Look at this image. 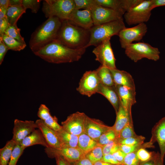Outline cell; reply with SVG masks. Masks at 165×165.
I'll use <instances>...</instances> for the list:
<instances>
[{
  "label": "cell",
  "instance_id": "obj_29",
  "mask_svg": "<svg viewBox=\"0 0 165 165\" xmlns=\"http://www.w3.org/2000/svg\"><path fill=\"white\" fill-rule=\"evenodd\" d=\"M96 71L101 84L108 86H114L113 76L110 69L101 65Z\"/></svg>",
  "mask_w": 165,
  "mask_h": 165
},
{
  "label": "cell",
  "instance_id": "obj_46",
  "mask_svg": "<svg viewBox=\"0 0 165 165\" xmlns=\"http://www.w3.org/2000/svg\"><path fill=\"white\" fill-rule=\"evenodd\" d=\"M9 25L6 17L0 19V37L4 34V33Z\"/></svg>",
  "mask_w": 165,
  "mask_h": 165
},
{
  "label": "cell",
  "instance_id": "obj_15",
  "mask_svg": "<svg viewBox=\"0 0 165 165\" xmlns=\"http://www.w3.org/2000/svg\"><path fill=\"white\" fill-rule=\"evenodd\" d=\"M111 128L112 127L105 125L100 120L86 116L84 133L97 141L101 135Z\"/></svg>",
  "mask_w": 165,
  "mask_h": 165
},
{
  "label": "cell",
  "instance_id": "obj_39",
  "mask_svg": "<svg viewBox=\"0 0 165 165\" xmlns=\"http://www.w3.org/2000/svg\"><path fill=\"white\" fill-rule=\"evenodd\" d=\"M41 1L38 0H22V5L26 10L30 9L32 13H36L39 9Z\"/></svg>",
  "mask_w": 165,
  "mask_h": 165
},
{
  "label": "cell",
  "instance_id": "obj_9",
  "mask_svg": "<svg viewBox=\"0 0 165 165\" xmlns=\"http://www.w3.org/2000/svg\"><path fill=\"white\" fill-rule=\"evenodd\" d=\"M147 29L145 23L131 28L125 27L120 31L118 35L121 47L125 49L133 42L141 40L146 33Z\"/></svg>",
  "mask_w": 165,
  "mask_h": 165
},
{
  "label": "cell",
  "instance_id": "obj_21",
  "mask_svg": "<svg viewBox=\"0 0 165 165\" xmlns=\"http://www.w3.org/2000/svg\"><path fill=\"white\" fill-rule=\"evenodd\" d=\"M37 116L47 126L56 131H58L62 127L58 123V119L55 116H52L49 108L44 104H41L38 109Z\"/></svg>",
  "mask_w": 165,
  "mask_h": 165
},
{
  "label": "cell",
  "instance_id": "obj_37",
  "mask_svg": "<svg viewBox=\"0 0 165 165\" xmlns=\"http://www.w3.org/2000/svg\"><path fill=\"white\" fill-rule=\"evenodd\" d=\"M145 138L142 136L137 135L123 140H117L119 144L127 145H134L144 143Z\"/></svg>",
  "mask_w": 165,
  "mask_h": 165
},
{
  "label": "cell",
  "instance_id": "obj_22",
  "mask_svg": "<svg viewBox=\"0 0 165 165\" xmlns=\"http://www.w3.org/2000/svg\"><path fill=\"white\" fill-rule=\"evenodd\" d=\"M130 121H132V115L125 110L120 101L119 109L116 113L115 122L112 127V129L116 134L117 138L121 130Z\"/></svg>",
  "mask_w": 165,
  "mask_h": 165
},
{
  "label": "cell",
  "instance_id": "obj_19",
  "mask_svg": "<svg viewBox=\"0 0 165 165\" xmlns=\"http://www.w3.org/2000/svg\"><path fill=\"white\" fill-rule=\"evenodd\" d=\"M120 101L125 110L131 114L132 106L136 102L135 89L124 86L115 85Z\"/></svg>",
  "mask_w": 165,
  "mask_h": 165
},
{
  "label": "cell",
  "instance_id": "obj_16",
  "mask_svg": "<svg viewBox=\"0 0 165 165\" xmlns=\"http://www.w3.org/2000/svg\"><path fill=\"white\" fill-rule=\"evenodd\" d=\"M142 0H94L98 5L112 9L124 14Z\"/></svg>",
  "mask_w": 165,
  "mask_h": 165
},
{
  "label": "cell",
  "instance_id": "obj_54",
  "mask_svg": "<svg viewBox=\"0 0 165 165\" xmlns=\"http://www.w3.org/2000/svg\"><path fill=\"white\" fill-rule=\"evenodd\" d=\"M7 9L2 7H0V19L6 17Z\"/></svg>",
  "mask_w": 165,
  "mask_h": 165
},
{
  "label": "cell",
  "instance_id": "obj_7",
  "mask_svg": "<svg viewBox=\"0 0 165 165\" xmlns=\"http://www.w3.org/2000/svg\"><path fill=\"white\" fill-rule=\"evenodd\" d=\"M153 0H142L123 15L125 22L128 25H138L147 22L151 15Z\"/></svg>",
  "mask_w": 165,
  "mask_h": 165
},
{
  "label": "cell",
  "instance_id": "obj_20",
  "mask_svg": "<svg viewBox=\"0 0 165 165\" xmlns=\"http://www.w3.org/2000/svg\"><path fill=\"white\" fill-rule=\"evenodd\" d=\"M35 122L37 128L41 131L49 147L54 149L62 147L56 131L46 125L40 119L37 120Z\"/></svg>",
  "mask_w": 165,
  "mask_h": 165
},
{
  "label": "cell",
  "instance_id": "obj_48",
  "mask_svg": "<svg viewBox=\"0 0 165 165\" xmlns=\"http://www.w3.org/2000/svg\"><path fill=\"white\" fill-rule=\"evenodd\" d=\"M152 160L154 161L155 165H163V160L161 157L160 153L158 152H154Z\"/></svg>",
  "mask_w": 165,
  "mask_h": 165
},
{
  "label": "cell",
  "instance_id": "obj_8",
  "mask_svg": "<svg viewBox=\"0 0 165 165\" xmlns=\"http://www.w3.org/2000/svg\"><path fill=\"white\" fill-rule=\"evenodd\" d=\"M87 9L91 11L94 25L116 20H123V15L119 13L98 5L95 3Z\"/></svg>",
  "mask_w": 165,
  "mask_h": 165
},
{
  "label": "cell",
  "instance_id": "obj_6",
  "mask_svg": "<svg viewBox=\"0 0 165 165\" xmlns=\"http://www.w3.org/2000/svg\"><path fill=\"white\" fill-rule=\"evenodd\" d=\"M125 50L127 56L135 62L144 58L155 61L160 59V52L158 49L147 43H133L127 46Z\"/></svg>",
  "mask_w": 165,
  "mask_h": 165
},
{
  "label": "cell",
  "instance_id": "obj_41",
  "mask_svg": "<svg viewBox=\"0 0 165 165\" xmlns=\"http://www.w3.org/2000/svg\"><path fill=\"white\" fill-rule=\"evenodd\" d=\"M154 152L148 151L145 148H141L137 151L136 155L141 162H144L152 160Z\"/></svg>",
  "mask_w": 165,
  "mask_h": 165
},
{
  "label": "cell",
  "instance_id": "obj_43",
  "mask_svg": "<svg viewBox=\"0 0 165 165\" xmlns=\"http://www.w3.org/2000/svg\"><path fill=\"white\" fill-rule=\"evenodd\" d=\"M74 1L75 9L77 10L81 9H88L95 3L94 0H74Z\"/></svg>",
  "mask_w": 165,
  "mask_h": 165
},
{
  "label": "cell",
  "instance_id": "obj_35",
  "mask_svg": "<svg viewBox=\"0 0 165 165\" xmlns=\"http://www.w3.org/2000/svg\"><path fill=\"white\" fill-rule=\"evenodd\" d=\"M137 135L134 130L133 121H130L121 130L116 139L117 140H123Z\"/></svg>",
  "mask_w": 165,
  "mask_h": 165
},
{
  "label": "cell",
  "instance_id": "obj_5",
  "mask_svg": "<svg viewBox=\"0 0 165 165\" xmlns=\"http://www.w3.org/2000/svg\"><path fill=\"white\" fill-rule=\"evenodd\" d=\"M74 9V0H45L42 8L46 17L55 16L61 20H68Z\"/></svg>",
  "mask_w": 165,
  "mask_h": 165
},
{
  "label": "cell",
  "instance_id": "obj_14",
  "mask_svg": "<svg viewBox=\"0 0 165 165\" xmlns=\"http://www.w3.org/2000/svg\"><path fill=\"white\" fill-rule=\"evenodd\" d=\"M37 128V125L33 121L16 119L14 121L12 139L16 144H20L23 140Z\"/></svg>",
  "mask_w": 165,
  "mask_h": 165
},
{
  "label": "cell",
  "instance_id": "obj_55",
  "mask_svg": "<svg viewBox=\"0 0 165 165\" xmlns=\"http://www.w3.org/2000/svg\"><path fill=\"white\" fill-rule=\"evenodd\" d=\"M94 165H114L105 162L102 160L99 161L94 163Z\"/></svg>",
  "mask_w": 165,
  "mask_h": 165
},
{
  "label": "cell",
  "instance_id": "obj_23",
  "mask_svg": "<svg viewBox=\"0 0 165 165\" xmlns=\"http://www.w3.org/2000/svg\"><path fill=\"white\" fill-rule=\"evenodd\" d=\"M97 93L104 96L111 103L116 113L119 107L120 100L115 87L108 86L100 84Z\"/></svg>",
  "mask_w": 165,
  "mask_h": 165
},
{
  "label": "cell",
  "instance_id": "obj_1",
  "mask_svg": "<svg viewBox=\"0 0 165 165\" xmlns=\"http://www.w3.org/2000/svg\"><path fill=\"white\" fill-rule=\"evenodd\" d=\"M86 49L69 48L56 39L33 53L46 61L58 64L78 61Z\"/></svg>",
  "mask_w": 165,
  "mask_h": 165
},
{
  "label": "cell",
  "instance_id": "obj_24",
  "mask_svg": "<svg viewBox=\"0 0 165 165\" xmlns=\"http://www.w3.org/2000/svg\"><path fill=\"white\" fill-rule=\"evenodd\" d=\"M112 74L115 85L126 86L135 89L134 79L128 72L120 70L117 68L110 69Z\"/></svg>",
  "mask_w": 165,
  "mask_h": 165
},
{
  "label": "cell",
  "instance_id": "obj_18",
  "mask_svg": "<svg viewBox=\"0 0 165 165\" xmlns=\"http://www.w3.org/2000/svg\"><path fill=\"white\" fill-rule=\"evenodd\" d=\"M68 20L86 29L90 30L94 25L91 13L89 9H74Z\"/></svg>",
  "mask_w": 165,
  "mask_h": 165
},
{
  "label": "cell",
  "instance_id": "obj_28",
  "mask_svg": "<svg viewBox=\"0 0 165 165\" xmlns=\"http://www.w3.org/2000/svg\"><path fill=\"white\" fill-rule=\"evenodd\" d=\"M26 10L21 6H9L7 10L6 17L10 25L16 24L17 21Z\"/></svg>",
  "mask_w": 165,
  "mask_h": 165
},
{
  "label": "cell",
  "instance_id": "obj_53",
  "mask_svg": "<svg viewBox=\"0 0 165 165\" xmlns=\"http://www.w3.org/2000/svg\"><path fill=\"white\" fill-rule=\"evenodd\" d=\"M22 0H10L9 6H21Z\"/></svg>",
  "mask_w": 165,
  "mask_h": 165
},
{
  "label": "cell",
  "instance_id": "obj_38",
  "mask_svg": "<svg viewBox=\"0 0 165 165\" xmlns=\"http://www.w3.org/2000/svg\"><path fill=\"white\" fill-rule=\"evenodd\" d=\"M25 149L20 144H16L13 150L8 165H16L18 159Z\"/></svg>",
  "mask_w": 165,
  "mask_h": 165
},
{
  "label": "cell",
  "instance_id": "obj_3",
  "mask_svg": "<svg viewBox=\"0 0 165 165\" xmlns=\"http://www.w3.org/2000/svg\"><path fill=\"white\" fill-rule=\"evenodd\" d=\"M62 20L55 16L50 17L33 33L30 40L29 47L33 53L56 39Z\"/></svg>",
  "mask_w": 165,
  "mask_h": 165
},
{
  "label": "cell",
  "instance_id": "obj_26",
  "mask_svg": "<svg viewBox=\"0 0 165 165\" xmlns=\"http://www.w3.org/2000/svg\"><path fill=\"white\" fill-rule=\"evenodd\" d=\"M62 147H78L79 136L72 134L64 130L56 131Z\"/></svg>",
  "mask_w": 165,
  "mask_h": 165
},
{
  "label": "cell",
  "instance_id": "obj_30",
  "mask_svg": "<svg viewBox=\"0 0 165 165\" xmlns=\"http://www.w3.org/2000/svg\"><path fill=\"white\" fill-rule=\"evenodd\" d=\"M16 145L12 139L0 149V165H8L13 150Z\"/></svg>",
  "mask_w": 165,
  "mask_h": 165
},
{
  "label": "cell",
  "instance_id": "obj_40",
  "mask_svg": "<svg viewBox=\"0 0 165 165\" xmlns=\"http://www.w3.org/2000/svg\"><path fill=\"white\" fill-rule=\"evenodd\" d=\"M119 149V144L116 139L103 146V155L112 154Z\"/></svg>",
  "mask_w": 165,
  "mask_h": 165
},
{
  "label": "cell",
  "instance_id": "obj_36",
  "mask_svg": "<svg viewBox=\"0 0 165 165\" xmlns=\"http://www.w3.org/2000/svg\"><path fill=\"white\" fill-rule=\"evenodd\" d=\"M117 138L116 134L112 128L101 135L97 141L98 144L103 146Z\"/></svg>",
  "mask_w": 165,
  "mask_h": 165
},
{
  "label": "cell",
  "instance_id": "obj_49",
  "mask_svg": "<svg viewBox=\"0 0 165 165\" xmlns=\"http://www.w3.org/2000/svg\"><path fill=\"white\" fill-rule=\"evenodd\" d=\"M74 165H94V163L85 156L75 163Z\"/></svg>",
  "mask_w": 165,
  "mask_h": 165
},
{
  "label": "cell",
  "instance_id": "obj_25",
  "mask_svg": "<svg viewBox=\"0 0 165 165\" xmlns=\"http://www.w3.org/2000/svg\"><path fill=\"white\" fill-rule=\"evenodd\" d=\"M20 145L24 148L36 145H41L46 148L49 147L42 133L38 129H35L27 136Z\"/></svg>",
  "mask_w": 165,
  "mask_h": 165
},
{
  "label": "cell",
  "instance_id": "obj_42",
  "mask_svg": "<svg viewBox=\"0 0 165 165\" xmlns=\"http://www.w3.org/2000/svg\"><path fill=\"white\" fill-rule=\"evenodd\" d=\"M136 151L127 154L124 158L123 165H140L141 162L136 155Z\"/></svg>",
  "mask_w": 165,
  "mask_h": 165
},
{
  "label": "cell",
  "instance_id": "obj_13",
  "mask_svg": "<svg viewBox=\"0 0 165 165\" xmlns=\"http://www.w3.org/2000/svg\"><path fill=\"white\" fill-rule=\"evenodd\" d=\"M45 152L50 158L55 157L59 155L70 163H75L85 156L78 147H62L57 149L46 148Z\"/></svg>",
  "mask_w": 165,
  "mask_h": 165
},
{
  "label": "cell",
  "instance_id": "obj_47",
  "mask_svg": "<svg viewBox=\"0 0 165 165\" xmlns=\"http://www.w3.org/2000/svg\"><path fill=\"white\" fill-rule=\"evenodd\" d=\"M117 160L122 164L126 154L119 149L112 154Z\"/></svg>",
  "mask_w": 165,
  "mask_h": 165
},
{
  "label": "cell",
  "instance_id": "obj_51",
  "mask_svg": "<svg viewBox=\"0 0 165 165\" xmlns=\"http://www.w3.org/2000/svg\"><path fill=\"white\" fill-rule=\"evenodd\" d=\"M165 6V0H153V8Z\"/></svg>",
  "mask_w": 165,
  "mask_h": 165
},
{
  "label": "cell",
  "instance_id": "obj_50",
  "mask_svg": "<svg viewBox=\"0 0 165 165\" xmlns=\"http://www.w3.org/2000/svg\"><path fill=\"white\" fill-rule=\"evenodd\" d=\"M55 158H56L57 165H71L70 163L61 156L57 155Z\"/></svg>",
  "mask_w": 165,
  "mask_h": 165
},
{
  "label": "cell",
  "instance_id": "obj_45",
  "mask_svg": "<svg viewBox=\"0 0 165 165\" xmlns=\"http://www.w3.org/2000/svg\"><path fill=\"white\" fill-rule=\"evenodd\" d=\"M102 161L114 165H119L121 164L119 162L112 154L104 155Z\"/></svg>",
  "mask_w": 165,
  "mask_h": 165
},
{
  "label": "cell",
  "instance_id": "obj_52",
  "mask_svg": "<svg viewBox=\"0 0 165 165\" xmlns=\"http://www.w3.org/2000/svg\"><path fill=\"white\" fill-rule=\"evenodd\" d=\"M9 6V0H0V7L7 9Z\"/></svg>",
  "mask_w": 165,
  "mask_h": 165
},
{
  "label": "cell",
  "instance_id": "obj_34",
  "mask_svg": "<svg viewBox=\"0 0 165 165\" xmlns=\"http://www.w3.org/2000/svg\"><path fill=\"white\" fill-rule=\"evenodd\" d=\"M20 29L17 27L16 24H9L4 34L16 39L21 42L26 44L24 38L20 35Z\"/></svg>",
  "mask_w": 165,
  "mask_h": 165
},
{
  "label": "cell",
  "instance_id": "obj_11",
  "mask_svg": "<svg viewBox=\"0 0 165 165\" xmlns=\"http://www.w3.org/2000/svg\"><path fill=\"white\" fill-rule=\"evenodd\" d=\"M100 84L96 70L87 71L80 79L76 90L81 94L90 97L97 93Z\"/></svg>",
  "mask_w": 165,
  "mask_h": 165
},
{
  "label": "cell",
  "instance_id": "obj_27",
  "mask_svg": "<svg viewBox=\"0 0 165 165\" xmlns=\"http://www.w3.org/2000/svg\"><path fill=\"white\" fill-rule=\"evenodd\" d=\"M98 145L97 141L84 132L79 136L78 147L85 156Z\"/></svg>",
  "mask_w": 165,
  "mask_h": 165
},
{
  "label": "cell",
  "instance_id": "obj_33",
  "mask_svg": "<svg viewBox=\"0 0 165 165\" xmlns=\"http://www.w3.org/2000/svg\"><path fill=\"white\" fill-rule=\"evenodd\" d=\"M103 156V146L98 145L86 154L85 156L94 163L97 162L102 160Z\"/></svg>",
  "mask_w": 165,
  "mask_h": 165
},
{
  "label": "cell",
  "instance_id": "obj_56",
  "mask_svg": "<svg viewBox=\"0 0 165 165\" xmlns=\"http://www.w3.org/2000/svg\"><path fill=\"white\" fill-rule=\"evenodd\" d=\"M140 165H155L154 161L152 160L144 162H141Z\"/></svg>",
  "mask_w": 165,
  "mask_h": 165
},
{
  "label": "cell",
  "instance_id": "obj_31",
  "mask_svg": "<svg viewBox=\"0 0 165 165\" xmlns=\"http://www.w3.org/2000/svg\"><path fill=\"white\" fill-rule=\"evenodd\" d=\"M9 50L15 51H20L24 49L26 46V44L21 42L16 39L3 34L0 37Z\"/></svg>",
  "mask_w": 165,
  "mask_h": 165
},
{
  "label": "cell",
  "instance_id": "obj_12",
  "mask_svg": "<svg viewBox=\"0 0 165 165\" xmlns=\"http://www.w3.org/2000/svg\"><path fill=\"white\" fill-rule=\"evenodd\" d=\"M86 115L77 112L68 116L61 122L62 128L68 132L79 136L84 132V125Z\"/></svg>",
  "mask_w": 165,
  "mask_h": 165
},
{
  "label": "cell",
  "instance_id": "obj_32",
  "mask_svg": "<svg viewBox=\"0 0 165 165\" xmlns=\"http://www.w3.org/2000/svg\"><path fill=\"white\" fill-rule=\"evenodd\" d=\"M119 149L126 154L136 151L141 148H145L154 147V146L149 141L142 144L134 145L119 144Z\"/></svg>",
  "mask_w": 165,
  "mask_h": 165
},
{
  "label": "cell",
  "instance_id": "obj_4",
  "mask_svg": "<svg viewBox=\"0 0 165 165\" xmlns=\"http://www.w3.org/2000/svg\"><path fill=\"white\" fill-rule=\"evenodd\" d=\"M125 27L123 20H115L94 25L89 30L90 39L86 48L91 46L96 47L103 42L110 39L112 36L118 35L120 31Z\"/></svg>",
  "mask_w": 165,
  "mask_h": 165
},
{
  "label": "cell",
  "instance_id": "obj_2",
  "mask_svg": "<svg viewBox=\"0 0 165 165\" xmlns=\"http://www.w3.org/2000/svg\"><path fill=\"white\" fill-rule=\"evenodd\" d=\"M89 30L86 29L68 20H62L56 39L74 49L86 48L90 41Z\"/></svg>",
  "mask_w": 165,
  "mask_h": 165
},
{
  "label": "cell",
  "instance_id": "obj_10",
  "mask_svg": "<svg viewBox=\"0 0 165 165\" xmlns=\"http://www.w3.org/2000/svg\"><path fill=\"white\" fill-rule=\"evenodd\" d=\"M110 39L106 40L96 47L92 51L95 60L110 69L116 68V59L112 49Z\"/></svg>",
  "mask_w": 165,
  "mask_h": 165
},
{
  "label": "cell",
  "instance_id": "obj_57",
  "mask_svg": "<svg viewBox=\"0 0 165 165\" xmlns=\"http://www.w3.org/2000/svg\"><path fill=\"white\" fill-rule=\"evenodd\" d=\"M122 165V164H121V165Z\"/></svg>",
  "mask_w": 165,
  "mask_h": 165
},
{
  "label": "cell",
  "instance_id": "obj_17",
  "mask_svg": "<svg viewBox=\"0 0 165 165\" xmlns=\"http://www.w3.org/2000/svg\"><path fill=\"white\" fill-rule=\"evenodd\" d=\"M151 133L152 136L149 141L153 145L156 142L158 143L161 157L163 160L165 155V116L155 124Z\"/></svg>",
  "mask_w": 165,
  "mask_h": 165
},
{
  "label": "cell",
  "instance_id": "obj_44",
  "mask_svg": "<svg viewBox=\"0 0 165 165\" xmlns=\"http://www.w3.org/2000/svg\"><path fill=\"white\" fill-rule=\"evenodd\" d=\"M9 50L1 38H0V64L3 62L7 51Z\"/></svg>",
  "mask_w": 165,
  "mask_h": 165
}]
</instances>
